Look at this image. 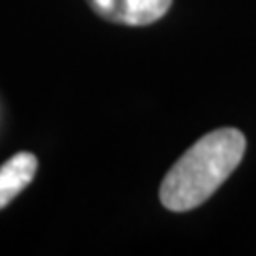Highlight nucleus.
<instances>
[{"label":"nucleus","instance_id":"obj_1","mask_svg":"<svg viewBox=\"0 0 256 256\" xmlns=\"http://www.w3.org/2000/svg\"><path fill=\"white\" fill-rule=\"evenodd\" d=\"M244 154L246 137L237 128H218L205 134L166 173L160 201L175 214L196 210L233 175Z\"/></svg>","mask_w":256,"mask_h":256},{"label":"nucleus","instance_id":"obj_2","mask_svg":"<svg viewBox=\"0 0 256 256\" xmlns=\"http://www.w3.org/2000/svg\"><path fill=\"white\" fill-rule=\"evenodd\" d=\"M98 18L120 26H150L169 13L173 0H88Z\"/></svg>","mask_w":256,"mask_h":256},{"label":"nucleus","instance_id":"obj_3","mask_svg":"<svg viewBox=\"0 0 256 256\" xmlns=\"http://www.w3.org/2000/svg\"><path fill=\"white\" fill-rule=\"evenodd\" d=\"M38 160L30 152H20L0 166V210L26 190L36 175Z\"/></svg>","mask_w":256,"mask_h":256}]
</instances>
